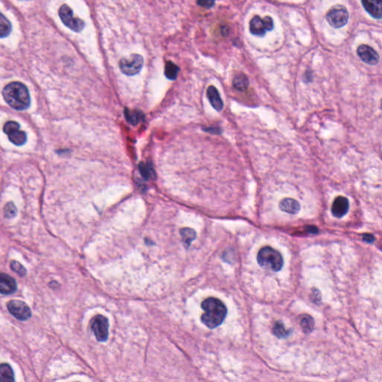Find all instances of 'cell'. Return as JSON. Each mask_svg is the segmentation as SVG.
<instances>
[{
  "label": "cell",
  "instance_id": "obj_1",
  "mask_svg": "<svg viewBox=\"0 0 382 382\" xmlns=\"http://www.w3.org/2000/svg\"><path fill=\"white\" fill-rule=\"evenodd\" d=\"M2 96L7 104L16 110L28 108L31 103L29 91L21 82H10L6 85L3 88Z\"/></svg>",
  "mask_w": 382,
  "mask_h": 382
},
{
  "label": "cell",
  "instance_id": "obj_2",
  "mask_svg": "<svg viewBox=\"0 0 382 382\" xmlns=\"http://www.w3.org/2000/svg\"><path fill=\"white\" fill-rule=\"evenodd\" d=\"M201 308L204 313L201 315V320L207 328L213 329L225 320L227 308L221 300L213 297L206 298L201 303Z\"/></svg>",
  "mask_w": 382,
  "mask_h": 382
},
{
  "label": "cell",
  "instance_id": "obj_3",
  "mask_svg": "<svg viewBox=\"0 0 382 382\" xmlns=\"http://www.w3.org/2000/svg\"><path fill=\"white\" fill-rule=\"evenodd\" d=\"M257 261L262 268L273 272L282 270L284 265L283 257L280 252L270 246H264L260 249Z\"/></svg>",
  "mask_w": 382,
  "mask_h": 382
},
{
  "label": "cell",
  "instance_id": "obj_4",
  "mask_svg": "<svg viewBox=\"0 0 382 382\" xmlns=\"http://www.w3.org/2000/svg\"><path fill=\"white\" fill-rule=\"evenodd\" d=\"M58 14L63 23L72 31L80 32L85 28V22L82 19L74 17L73 10L67 4H63L60 7Z\"/></svg>",
  "mask_w": 382,
  "mask_h": 382
},
{
  "label": "cell",
  "instance_id": "obj_5",
  "mask_svg": "<svg viewBox=\"0 0 382 382\" xmlns=\"http://www.w3.org/2000/svg\"><path fill=\"white\" fill-rule=\"evenodd\" d=\"M143 63L144 61L141 55L134 54L128 58H122L119 66L122 73L126 76H132L140 73L143 68Z\"/></svg>",
  "mask_w": 382,
  "mask_h": 382
},
{
  "label": "cell",
  "instance_id": "obj_6",
  "mask_svg": "<svg viewBox=\"0 0 382 382\" xmlns=\"http://www.w3.org/2000/svg\"><path fill=\"white\" fill-rule=\"evenodd\" d=\"M3 131L9 140L15 146H21L26 143L27 135L25 131H21L20 125L16 121H8L3 126Z\"/></svg>",
  "mask_w": 382,
  "mask_h": 382
},
{
  "label": "cell",
  "instance_id": "obj_7",
  "mask_svg": "<svg viewBox=\"0 0 382 382\" xmlns=\"http://www.w3.org/2000/svg\"><path fill=\"white\" fill-rule=\"evenodd\" d=\"M109 322L103 315H96L91 321V329L98 341L104 342L108 337Z\"/></svg>",
  "mask_w": 382,
  "mask_h": 382
},
{
  "label": "cell",
  "instance_id": "obj_8",
  "mask_svg": "<svg viewBox=\"0 0 382 382\" xmlns=\"http://www.w3.org/2000/svg\"><path fill=\"white\" fill-rule=\"evenodd\" d=\"M273 28L274 22L270 16H266L262 19L259 16H255L249 22L250 32L254 35L264 36L266 32L272 31Z\"/></svg>",
  "mask_w": 382,
  "mask_h": 382
},
{
  "label": "cell",
  "instance_id": "obj_9",
  "mask_svg": "<svg viewBox=\"0 0 382 382\" xmlns=\"http://www.w3.org/2000/svg\"><path fill=\"white\" fill-rule=\"evenodd\" d=\"M327 21L334 28H342L347 23L349 12L343 6L333 7L327 14Z\"/></svg>",
  "mask_w": 382,
  "mask_h": 382
},
{
  "label": "cell",
  "instance_id": "obj_10",
  "mask_svg": "<svg viewBox=\"0 0 382 382\" xmlns=\"http://www.w3.org/2000/svg\"><path fill=\"white\" fill-rule=\"evenodd\" d=\"M7 310L10 314L20 321H25L31 316L30 307L20 300H12L7 303Z\"/></svg>",
  "mask_w": 382,
  "mask_h": 382
},
{
  "label": "cell",
  "instance_id": "obj_11",
  "mask_svg": "<svg viewBox=\"0 0 382 382\" xmlns=\"http://www.w3.org/2000/svg\"><path fill=\"white\" fill-rule=\"evenodd\" d=\"M357 53L359 58L366 64L376 65L379 63V54L368 45H361L357 49Z\"/></svg>",
  "mask_w": 382,
  "mask_h": 382
},
{
  "label": "cell",
  "instance_id": "obj_12",
  "mask_svg": "<svg viewBox=\"0 0 382 382\" xmlns=\"http://www.w3.org/2000/svg\"><path fill=\"white\" fill-rule=\"evenodd\" d=\"M349 208V201L346 197L339 195L334 200L331 206V213L337 218H342L347 213Z\"/></svg>",
  "mask_w": 382,
  "mask_h": 382
},
{
  "label": "cell",
  "instance_id": "obj_13",
  "mask_svg": "<svg viewBox=\"0 0 382 382\" xmlns=\"http://www.w3.org/2000/svg\"><path fill=\"white\" fill-rule=\"evenodd\" d=\"M17 285L11 276L5 273H0V293L10 295L16 292Z\"/></svg>",
  "mask_w": 382,
  "mask_h": 382
},
{
  "label": "cell",
  "instance_id": "obj_14",
  "mask_svg": "<svg viewBox=\"0 0 382 382\" xmlns=\"http://www.w3.org/2000/svg\"><path fill=\"white\" fill-rule=\"evenodd\" d=\"M364 9L375 19L382 16V0H361Z\"/></svg>",
  "mask_w": 382,
  "mask_h": 382
},
{
  "label": "cell",
  "instance_id": "obj_15",
  "mask_svg": "<svg viewBox=\"0 0 382 382\" xmlns=\"http://www.w3.org/2000/svg\"><path fill=\"white\" fill-rule=\"evenodd\" d=\"M207 96L212 107L215 110H217V111H221L223 109V101L221 98L219 91L214 86L208 87L207 90Z\"/></svg>",
  "mask_w": 382,
  "mask_h": 382
},
{
  "label": "cell",
  "instance_id": "obj_16",
  "mask_svg": "<svg viewBox=\"0 0 382 382\" xmlns=\"http://www.w3.org/2000/svg\"><path fill=\"white\" fill-rule=\"evenodd\" d=\"M279 207L285 213L296 214L300 210V204L294 198H285L279 203Z\"/></svg>",
  "mask_w": 382,
  "mask_h": 382
},
{
  "label": "cell",
  "instance_id": "obj_17",
  "mask_svg": "<svg viewBox=\"0 0 382 382\" xmlns=\"http://www.w3.org/2000/svg\"><path fill=\"white\" fill-rule=\"evenodd\" d=\"M249 86V78L243 73L237 75L233 79V87L237 91L240 92H244L248 89Z\"/></svg>",
  "mask_w": 382,
  "mask_h": 382
},
{
  "label": "cell",
  "instance_id": "obj_18",
  "mask_svg": "<svg viewBox=\"0 0 382 382\" xmlns=\"http://www.w3.org/2000/svg\"><path fill=\"white\" fill-rule=\"evenodd\" d=\"M14 382V374L9 364H0V382Z\"/></svg>",
  "mask_w": 382,
  "mask_h": 382
},
{
  "label": "cell",
  "instance_id": "obj_19",
  "mask_svg": "<svg viewBox=\"0 0 382 382\" xmlns=\"http://www.w3.org/2000/svg\"><path fill=\"white\" fill-rule=\"evenodd\" d=\"M11 29L10 21L0 12V38L8 36L11 32Z\"/></svg>",
  "mask_w": 382,
  "mask_h": 382
},
{
  "label": "cell",
  "instance_id": "obj_20",
  "mask_svg": "<svg viewBox=\"0 0 382 382\" xmlns=\"http://www.w3.org/2000/svg\"><path fill=\"white\" fill-rule=\"evenodd\" d=\"M179 67L172 61H167L166 63L164 74L166 77L170 80H175L179 74Z\"/></svg>",
  "mask_w": 382,
  "mask_h": 382
},
{
  "label": "cell",
  "instance_id": "obj_21",
  "mask_svg": "<svg viewBox=\"0 0 382 382\" xmlns=\"http://www.w3.org/2000/svg\"><path fill=\"white\" fill-rule=\"evenodd\" d=\"M141 113L140 112L136 111V110H131L128 108H125L124 110V115H125V119L129 122L131 125H135L138 124L140 122L141 116H140Z\"/></svg>",
  "mask_w": 382,
  "mask_h": 382
},
{
  "label": "cell",
  "instance_id": "obj_22",
  "mask_svg": "<svg viewBox=\"0 0 382 382\" xmlns=\"http://www.w3.org/2000/svg\"><path fill=\"white\" fill-rule=\"evenodd\" d=\"M273 334L279 338H285L290 334L291 331L286 329L282 322H276L273 325Z\"/></svg>",
  "mask_w": 382,
  "mask_h": 382
},
{
  "label": "cell",
  "instance_id": "obj_23",
  "mask_svg": "<svg viewBox=\"0 0 382 382\" xmlns=\"http://www.w3.org/2000/svg\"><path fill=\"white\" fill-rule=\"evenodd\" d=\"M300 325H301L303 331L308 334V333L311 332L314 328V319L311 316L305 315L301 318Z\"/></svg>",
  "mask_w": 382,
  "mask_h": 382
},
{
  "label": "cell",
  "instance_id": "obj_24",
  "mask_svg": "<svg viewBox=\"0 0 382 382\" xmlns=\"http://www.w3.org/2000/svg\"><path fill=\"white\" fill-rule=\"evenodd\" d=\"M181 235H182L184 243L186 246H189L191 242L195 239V232L194 230L191 229V228H185L181 230Z\"/></svg>",
  "mask_w": 382,
  "mask_h": 382
},
{
  "label": "cell",
  "instance_id": "obj_25",
  "mask_svg": "<svg viewBox=\"0 0 382 382\" xmlns=\"http://www.w3.org/2000/svg\"><path fill=\"white\" fill-rule=\"evenodd\" d=\"M139 170H140V174L145 179L148 180L149 179H152L155 176V173H154L153 169L149 164H144V163L141 162L139 164Z\"/></svg>",
  "mask_w": 382,
  "mask_h": 382
},
{
  "label": "cell",
  "instance_id": "obj_26",
  "mask_svg": "<svg viewBox=\"0 0 382 382\" xmlns=\"http://www.w3.org/2000/svg\"><path fill=\"white\" fill-rule=\"evenodd\" d=\"M16 213H17V209L13 202L10 201L5 204L4 208V215L7 219H12V218L16 216Z\"/></svg>",
  "mask_w": 382,
  "mask_h": 382
},
{
  "label": "cell",
  "instance_id": "obj_27",
  "mask_svg": "<svg viewBox=\"0 0 382 382\" xmlns=\"http://www.w3.org/2000/svg\"><path fill=\"white\" fill-rule=\"evenodd\" d=\"M10 268L13 272L17 273L20 276H24L26 274V270H25V267L17 261H12L10 263Z\"/></svg>",
  "mask_w": 382,
  "mask_h": 382
},
{
  "label": "cell",
  "instance_id": "obj_28",
  "mask_svg": "<svg viewBox=\"0 0 382 382\" xmlns=\"http://www.w3.org/2000/svg\"><path fill=\"white\" fill-rule=\"evenodd\" d=\"M216 0H197V4L204 8H210L215 4Z\"/></svg>",
  "mask_w": 382,
  "mask_h": 382
},
{
  "label": "cell",
  "instance_id": "obj_29",
  "mask_svg": "<svg viewBox=\"0 0 382 382\" xmlns=\"http://www.w3.org/2000/svg\"><path fill=\"white\" fill-rule=\"evenodd\" d=\"M364 240L369 242V243H371V242L374 241L375 238L372 234H364Z\"/></svg>",
  "mask_w": 382,
  "mask_h": 382
},
{
  "label": "cell",
  "instance_id": "obj_30",
  "mask_svg": "<svg viewBox=\"0 0 382 382\" xmlns=\"http://www.w3.org/2000/svg\"><path fill=\"white\" fill-rule=\"evenodd\" d=\"M205 131H208V132L213 133V134H219L221 132L220 130L217 128H209L207 129H205Z\"/></svg>",
  "mask_w": 382,
  "mask_h": 382
}]
</instances>
